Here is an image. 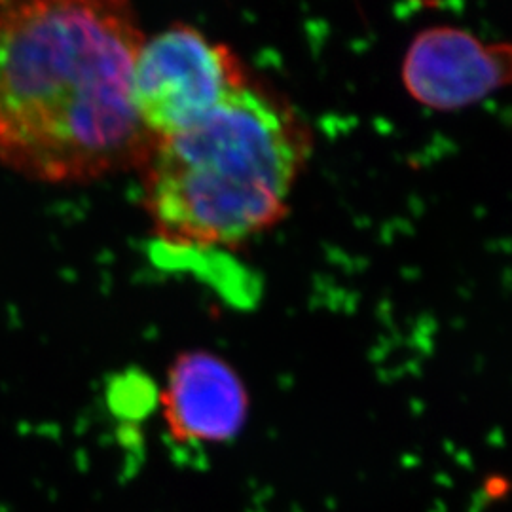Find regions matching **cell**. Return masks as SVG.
I'll list each match as a JSON object with an SVG mask.
<instances>
[{
    "instance_id": "obj_1",
    "label": "cell",
    "mask_w": 512,
    "mask_h": 512,
    "mask_svg": "<svg viewBox=\"0 0 512 512\" xmlns=\"http://www.w3.org/2000/svg\"><path fill=\"white\" fill-rule=\"evenodd\" d=\"M145 38L131 0H0V164L46 184L137 171Z\"/></svg>"
},
{
    "instance_id": "obj_2",
    "label": "cell",
    "mask_w": 512,
    "mask_h": 512,
    "mask_svg": "<svg viewBox=\"0 0 512 512\" xmlns=\"http://www.w3.org/2000/svg\"><path fill=\"white\" fill-rule=\"evenodd\" d=\"M308 154L293 110L247 84L148 150L137 171L154 236L188 251L255 238L287 213Z\"/></svg>"
},
{
    "instance_id": "obj_3",
    "label": "cell",
    "mask_w": 512,
    "mask_h": 512,
    "mask_svg": "<svg viewBox=\"0 0 512 512\" xmlns=\"http://www.w3.org/2000/svg\"><path fill=\"white\" fill-rule=\"evenodd\" d=\"M238 55L190 25L145 38L133 69V103L154 141L190 128L247 86Z\"/></svg>"
},
{
    "instance_id": "obj_4",
    "label": "cell",
    "mask_w": 512,
    "mask_h": 512,
    "mask_svg": "<svg viewBox=\"0 0 512 512\" xmlns=\"http://www.w3.org/2000/svg\"><path fill=\"white\" fill-rule=\"evenodd\" d=\"M160 403L167 431L184 444L232 440L249 414L238 372L209 351H186L173 361Z\"/></svg>"
},
{
    "instance_id": "obj_5",
    "label": "cell",
    "mask_w": 512,
    "mask_h": 512,
    "mask_svg": "<svg viewBox=\"0 0 512 512\" xmlns=\"http://www.w3.org/2000/svg\"><path fill=\"white\" fill-rule=\"evenodd\" d=\"M512 78V48L484 46L452 29L425 33L404 63L408 90L435 109H458Z\"/></svg>"
}]
</instances>
